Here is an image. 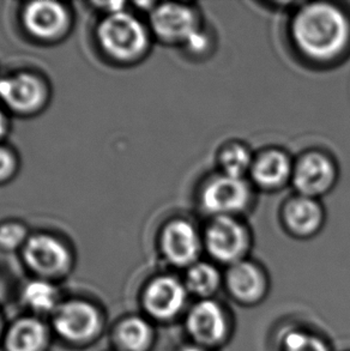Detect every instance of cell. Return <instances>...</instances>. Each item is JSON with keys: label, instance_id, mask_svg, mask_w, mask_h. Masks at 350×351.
I'll use <instances>...</instances> for the list:
<instances>
[{"label": "cell", "instance_id": "cell-15", "mask_svg": "<svg viewBox=\"0 0 350 351\" xmlns=\"http://www.w3.org/2000/svg\"><path fill=\"white\" fill-rule=\"evenodd\" d=\"M226 285L229 294L237 302L255 304L266 294L268 280L261 266L245 259L229 266Z\"/></svg>", "mask_w": 350, "mask_h": 351}, {"label": "cell", "instance_id": "cell-1", "mask_svg": "<svg viewBox=\"0 0 350 351\" xmlns=\"http://www.w3.org/2000/svg\"><path fill=\"white\" fill-rule=\"evenodd\" d=\"M290 36L305 59L314 64H331L349 49V16L331 3H308L295 11Z\"/></svg>", "mask_w": 350, "mask_h": 351}, {"label": "cell", "instance_id": "cell-9", "mask_svg": "<svg viewBox=\"0 0 350 351\" xmlns=\"http://www.w3.org/2000/svg\"><path fill=\"white\" fill-rule=\"evenodd\" d=\"M56 332L73 344L90 342L102 328V317L94 304L82 300L60 304L53 313Z\"/></svg>", "mask_w": 350, "mask_h": 351}, {"label": "cell", "instance_id": "cell-27", "mask_svg": "<svg viewBox=\"0 0 350 351\" xmlns=\"http://www.w3.org/2000/svg\"><path fill=\"white\" fill-rule=\"evenodd\" d=\"M181 351H207L205 350V348L200 347V346H197V344H194V346H187V347L183 348V350Z\"/></svg>", "mask_w": 350, "mask_h": 351}, {"label": "cell", "instance_id": "cell-17", "mask_svg": "<svg viewBox=\"0 0 350 351\" xmlns=\"http://www.w3.org/2000/svg\"><path fill=\"white\" fill-rule=\"evenodd\" d=\"M47 342V326L35 317L19 319L5 336L8 351H43Z\"/></svg>", "mask_w": 350, "mask_h": 351}, {"label": "cell", "instance_id": "cell-18", "mask_svg": "<svg viewBox=\"0 0 350 351\" xmlns=\"http://www.w3.org/2000/svg\"><path fill=\"white\" fill-rule=\"evenodd\" d=\"M115 339L124 351H147L154 339V330L141 317H128L119 324Z\"/></svg>", "mask_w": 350, "mask_h": 351}, {"label": "cell", "instance_id": "cell-21", "mask_svg": "<svg viewBox=\"0 0 350 351\" xmlns=\"http://www.w3.org/2000/svg\"><path fill=\"white\" fill-rule=\"evenodd\" d=\"M253 161V154L244 143H227L218 152V165L226 176L245 178L251 171Z\"/></svg>", "mask_w": 350, "mask_h": 351}, {"label": "cell", "instance_id": "cell-10", "mask_svg": "<svg viewBox=\"0 0 350 351\" xmlns=\"http://www.w3.org/2000/svg\"><path fill=\"white\" fill-rule=\"evenodd\" d=\"M25 32L38 41L56 43L62 40L71 28L69 10L57 1H32L22 12Z\"/></svg>", "mask_w": 350, "mask_h": 351}, {"label": "cell", "instance_id": "cell-28", "mask_svg": "<svg viewBox=\"0 0 350 351\" xmlns=\"http://www.w3.org/2000/svg\"><path fill=\"white\" fill-rule=\"evenodd\" d=\"M3 296H4V288H3V285L0 282V300L3 299Z\"/></svg>", "mask_w": 350, "mask_h": 351}, {"label": "cell", "instance_id": "cell-19", "mask_svg": "<svg viewBox=\"0 0 350 351\" xmlns=\"http://www.w3.org/2000/svg\"><path fill=\"white\" fill-rule=\"evenodd\" d=\"M23 304L38 314L54 313L60 306L57 287L49 280L36 278L25 285L22 291Z\"/></svg>", "mask_w": 350, "mask_h": 351}, {"label": "cell", "instance_id": "cell-20", "mask_svg": "<svg viewBox=\"0 0 350 351\" xmlns=\"http://www.w3.org/2000/svg\"><path fill=\"white\" fill-rule=\"evenodd\" d=\"M221 282V274L213 264L197 261L194 265L189 266L185 285L189 293L202 300H207L218 291Z\"/></svg>", "mask_w": 350, "mask_h": 351}, {"label": "cell", "instance_id": "cell-26", "mask_svg": "<svg viewBox=\"0 0 350 351\" xmlns=\"http://www.w3.org/2000/svg\"><path fill=\"white\" fill-rule=\"evenodd\" d=\"M8 131H9V120H8V117L5 115L4 112L0 108V142L8 134Z\"/></svg>", "mask_w": 350, "mask_h": 351}, {"label": "cell", "instance_id": "cell-23", "mask_svg": "<svg viewBox=\"0 0 350 351\" xmlns=\"http://www.w3.org/2000/svg\"><path fill=\"white\" fill-rule=\"evenodd\" d=\"M30 235L23 223L9 221L0 224V250L16 251L22 250Z\"/></svg>", "mask_w": 350, "mask_h": 351}, {"label": "cell", "instance_id": "cell-2", "mask_svg": "<svg viewBox=\"0 0 350 351\" xmlns=\"http://www.w3.org/2000/svg\"><path fill=\"white\" fill-rule=\"evenodd\" d=\"M96 38L107 57L121 64H132L147 56L152 33L135 14L121 10L101 19Z\"/></svg>", "mask_w": 350, "mask_h": 351}, {"label": "cell", "instance_id": "cell-25", "mask_svg": "<svg viewBox=\"0 0 350 351\" xmlns=\"http://www.w3.org/2000/svg\"><path fill=\"white\" fill-rule=\"evenodd\" d=\"M183 47L186 48V51L191 56L200 57L207 54L211 48V38L203 28H200L187 40V43H185Z\"/></svg>", "mask_w": 350, "mask_h": 351}, {"label": "cell", "instance_id": "cell-5", "mask_svg": "<svg viewBox=\"0 0 350 351\" xmlns=\"http://www.w3.org/2000/svg\"><path fill=\"white\" fill-rule=\"evenodd\" d=\"M22 254L25 265L43 280L67 275L73 261L69 247L51 234L30 235L22 248Z\"/></svg>", "mask_w": 350, "mask_h": 351}, {"label": "cell", "instance_id": "cell-22", "mask_svg": "<svg viewBox=\"0 0 350 351\" xmlns=\"http://www.w3.org/2000/svg\"><path fill=\"white\" fill-rule=\"evenodd\" d=\"M282 347L283 351H330L320 338L300 330L285 333Z\"/></svg>", "mask_w": 350, "mask_h": 351}, {"label": "cell", "instance_id": "cell-8", "mask_svg": "<svg viewBox=\"0 0 350 351\" xmlns=\"http://www.w3.org/2000/svg\"><path fill=\"white\" fill-rule=\"evenodd\" d=\"M336 180V163L327 152H303L294 162L292 182L298 195L318 199L331 190Z\"/></svg>", "mask_w": 350, "mask_h": 351}, {"label": "cell", "instance_id": "cell-4", "mask_svg": "<svg viewBox=\"0 0 350 351\" xmlns=\"http://www.w3.org/2000/svg\"><path fill=\"white\" fill-rule=\"evenodd\" d=\"M199 203L213 217L237 216L250 206L252 187L245 178L218 173L210 176L199 191Z\"/></svg>", "mask_w": 350, "mask_h": 351}, {"label": "cell", "instance_id": "cell-14", "mask_svg": "<svg viewBox=\"0 0 350 351\" xmlns=\"http://www.w3.org/2000/svg\"><path fill=\"white\" fill-rule=\"evenodd\" d=\"M325 214L316 198L296 195L289 198L282 209L284 228L296 237H310L322 229Z\"/></svg>", "mask_w": 350, "mask_h": 351}, {"label": "cell", "instance_id": "cell-24", "mask_svg": "<svg viewBox=\"0 0 350 351\" xmlns=\"http://www.w3.org/2000/svg\"><path fill=\"white\" fill-rule=\"evenodd\" d=\"M19 171V160L11 149L0 144V184L14 179Z\"/></svg>", "mask_w": 350, "mask_h": 351}, {"label": "cell", "instance_id": "cell-13", "mask_svg": "<svg viewBox=\"0 0 350 351\" xmlns=\"http://www.w3.org/2000/svg\"><path fill=\"white\" fill-rule=\"evenodd\" d=\"M189 290L173 276H159L150 280L143 295L148 314L159 320H170L183 311Z\"/></svg>", "mask_w": 350, "mask_h": 351}, {"label": "cell", "instance_id": "cell-16", "mask_svg": "<svg viewBox=\"0 0 350 351\" xmlns=\"http://www.w3.org/2000/svg\"><path fill=\"white\" fill-rule=\"evenodd\" d=\"M294 162L281 149H268L255 156L252 165V180L263 190H279L292 180Z\"/></svg>", "mask_w": 350, "mask_h": 351}, {"label": "cell", "instance_id": "cell-7", "mask_svg": "<svg viewBox=\"0 0 350 351\" xmlns=\"http://www.w3.org/2000/svg\"><path fill=\"white\" fill-rule=\"evenodd\" d=\"M49 91L41 77L19 72L0 78V101L8 110L22 117L40 113L47 105Z\"/></svg>", "mask_w": 350, "mask_h": 351}, {"label": "cell", "instance_id": "cell-29", "mask_svg": "<svg viewBox=\"0 0 350 351\" xmlns=\"http://www.w3.org/2000/svg\"><path fill=\"white\" fill-rule=\"evenodd\" d=\"M0 332H1V322H0Z\"/></svg>", "mask_w": 350, "mask_h": 351}, {"label": "cell", "instance_id": "cell-12", "mask_svg": "<svg viewBox=\"0 0 350 351\" xmlns=\"http://www.w3.org/2000/svg\"><path fill=\"white\" fill-rule=\"evenodd\" d=\"M186 328L197 346L218 347L227 337V317L216 301L200 300L189 309Z\"/></svg>", "mask_w": 350, "mask_h": 351}, {"label": "cell", "instance_id": "cell-11", "mask_svg": "<svg viewBox=\"0 0 350 351\" xmlns=\"http://www.w3.org/2000/svg\"><path fill=\"white\" fill-rule=\"evenodd\" d=\"M160 247L167 261L175 266L189 267L198 261L203 239L189 219H174L165 224Z\"/></svg>", "mask_w": 350, "mask_h": 351}, {"label": "cell", "instance_id": "cell-3", "mask_svg": "<svg viewBox=\"0 0 350 351\" xmlns=\"http://www.w3.org/2000/svg\"><path fill=\"white\" fill-rule=\"evenodd\" d=\"M203 245L215 261L231 266L245 261L251 247V233L237 216H218L207 226Z\"/></svg>", "mask_w": 350, "mask_h": 351}, {"label": "cell", "instance_id": "cell-6", "mask_svg": "<svg viewBox=\"0 0 350 351\" xmlns=\"http://www.w3.org/2000/svg\"><path fill=\"white\" fill-rule=\"evenodd\" d=\"M200 28L198 12L189 5L162 3L150 10V33L163 43L184 46Z\"/></svg>", "mask_w": 350, "mask_h": 351}]
</instances>
